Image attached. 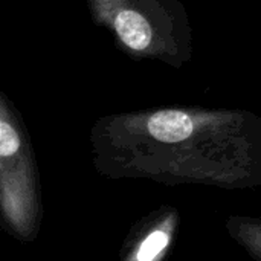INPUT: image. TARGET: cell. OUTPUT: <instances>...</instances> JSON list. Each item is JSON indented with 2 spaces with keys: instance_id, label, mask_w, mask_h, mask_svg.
<instances>
[{
  "instance_id": "5",
  "label": "cell",
  "mask_w": 261,
  "mask_h": 261,
  "mask_svg": "<svg viewBox=\"0 0 261 261\" xmlns=\"http://www.w3.org/2000/svg\"><path fill=\"white\" fill-rule=\"evenodd\" d=\"M24 144L20 130L12 121V116L5 110L3 104L0 102V159L9 156L23 154Z\"/></svg>"
},
{
  "instance_id": "2",
  "label": "cell",
  "mask_w": 261,
  "mask_h": 261,
  "mask_svg": "<svg viewBox=\"0 0 261 261\" xmlns=\"http://www.w3.org/2000/svg\"><path fill=\"white\" fill-rule=\"evenodd\" d=\"M98 18L136 58L182 67L193 58V29L182 0H90Z\"/></svg>"
},
{
  "instance_id": "1",
  "label": "cell",
  "mask_w": 261,
  "mask_h": 261,
  "mask_svg": "<svg viewBox=\"0 0 261 261\" xmlns=\"http://www.w3.org/2000/svg\"><path fill=\"white\" fill-rule=\"evenodd\" d=\"M109 133L132 174L220 188L261 185V116L251 110L162 107L116 116Z\"/></svg>"
},
{
  "instance_id": "4",
  "label": "cell",
  "mask_w": 261,
  "mask_h": 261,
  "mask_svg": "<svg viewBox=\"0 0 261 261\" xmlns=\"http://www.w3.org/2000/svg\"><path fill=\"white\" fill-rule=\"evenodd\" d=\"M170 240H171V226L167 222L151 229L142 239V242H139L130 261H156L168 248Z\"/></svg>"
},
{
  "instance_id": "3",
  "label": "cell",
  "mask_w": 261,
  "mask_h": 261,
  "mask_svg": "<svg viewBox=\"0 0 261 261\" xmlns=\"http://www.w3.org/2000/svg\"><path fill=\"white\" fill-rule=\"evenodd\" d=\"M229 236L255 261H261V219L231 217L226 222Z\"/></svg>"
}]
</instances>
